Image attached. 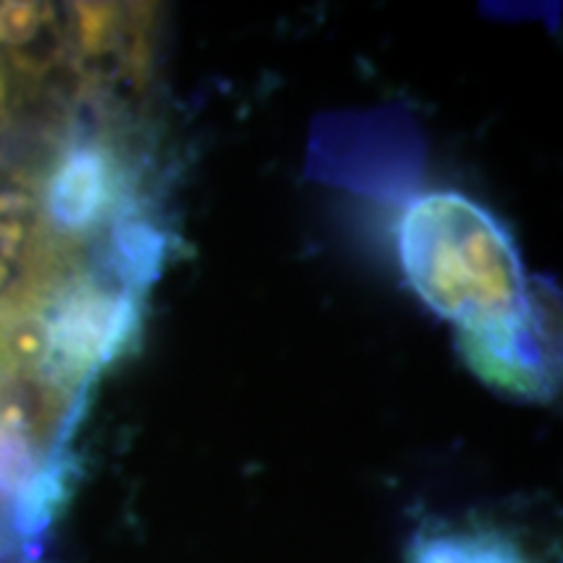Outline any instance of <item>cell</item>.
I'll list each match as a JSON object with an SVG mask.
<instances>
[{"instance_id": "6da1fadb", "label": "cell", "mask_w": 563, "mask_h": 563, "mask_svg": "<svg viewBox=\"0 0 563 563\" xmlns=\"http://www.w3.org/2000/svg\"><path fill=\"white\" fill-rule=\"evenodd\" d=\"M399 262L420 300L456 329L522 311L532 295L509 232L454 191L426 194L407 207Z\"/></svg>"}, {"instance_id": "7a4b0ae2", "label": "cell", "mask_w": 563, "mask_h": 563, "mask_svg": "<svg viewBox=\"0 0 563 563\" xmlns=\"http://www.w3.org/2000/svg\"><path fill=\"white\" fill-rule=\"evenodd\" d=\"M553 323V306L532 290L522 311L456 329V342L470 368L493 389L548 402L559 386V327Z\"/></svg>"}, {"instance_id": "3957f363", "label": "cell", "mask_w": 563, "mask_h": 563, "mask_svg": "<svg viewBox=\"0 0 563 563\" xmlns=\"http://www.w3.org/2000/svg\"><path fill=\"white\" fill-rule=\"evenodd\" d=\"M123 191V173L102 144H79L63 157L47 180V220L55 230L79 235L110 220Z\"/></svg>"}, {"instance_id": "277c9868", "label": "cell", "mask_w": 563, "mask_h": 563, "mask_svg": "<svg viewBox=\"0 0 563 563\" xmlns=\"http://www.w3.org/2000/svg\"><path fill=\"white\" fill-rule=\"evenodd\" d=\"M407 563H532L498 532H428L410 548Z\"/></svg>"}]
</instances>
